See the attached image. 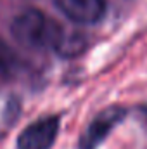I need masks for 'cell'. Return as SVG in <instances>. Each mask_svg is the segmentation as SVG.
I'll return each mask as SVG.
<instances>
[{
    "mask_svg": "<svg viewBox=\"0 0 147 149\" xmlns=\"http://www.w3.org/2000/svg\"><path fill=\"white\" fill-rule=\"evenodd\" d=\"M10 33L23 47L28 49H54L57 50L66 37L61 24L47 17L38 9L21 12L10 26Z\"/></svg>",
    "mask_w": 147,
    "mask_h": 149,
    "instance_id": "6da1fadb",
    "label": "cell"
},
{
    "mask_svg": "<svg viewBox=\"0 0 147 149\" xmlns=\"http://www.w3.org/2000/svg\"><path fill=\"white\" fill-rule=\"evenodd\" d=\"M126 116V109L121 106H111L95 114V118L88 123L85 132L80 137L78 149H97L102 141L111 134V130L121 123Z\"/></svg>",
    "mask_w": 147,
    "mask_h": 149,
    "instance_id": "7a4b0ae2",
    "label": "cell"
},
{
    "mask_svg": "<svg viewBox=\"0 0 147 149\" xmlns=\"http://www.w3.org/2000/svg\"><path fill=\"white\" fill-rule=\"evenodd\" d=\"M59 132V118L45 116L30 123L17 137V149H50Z\"/></svg>",
    "mask_w": 147,
    "mask_h": 149,
    "instance_id": "3957f363",
    "label": "cell"
},
{
    "mask_svg": "<svg viewBox=\"0 0 147 149\" xmlns=\"http://www.w3.org/2000/svg\"><path fill=\"white\" fill-rule=\"evenodd\" d=\"M54 3L78 24H95L106 12V0H54Z\"/></svg>",
    "mask_w": 147,
    "mask_h": 149,
    "instance_id": "277c9868",
    "label": "cell"
},
{
    "mask_svg": "<svg viewBox=\"0 0 147 149\" xmlns=\"http://www.w3.org/2000/svg\"><path fill=\"white\" fill-rule=\"evenodd\" d=\"M19 61L16 52L0 40V76H10L17 71Z\"/></svg>",
    "mask_w": 147,
    "mask_h": 149,
    "instance_id": "5b68a950",
    "label": "cell"
}]
</instances>
